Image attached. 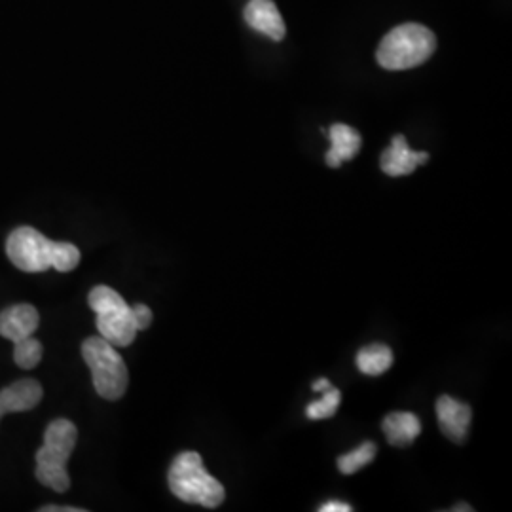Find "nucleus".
Masks as SVG:
<instances>
[{"instance_id": "obj_22", "label": "nucleus", "mask_w": 512, "mask_h": 512, "mask_svg": "<svg viewBox=\"0 0 512 512\" xmlns=\"http://www.w3.org/2000/svg\"><path fill=\"white\" fill-rule=\"evenodd\" d=\"M454 511H473V507H465V503H461Z\"/></svg>"}, {"instance_id": "obj_9", "label": "nucleus", "mask_w": 512, "mask_h": 512, "mask_svg": "<svg viewBox=\"0 0 512 512\" xmlns=\"http://www.w3.org/2000/svg\"><path fill=\"white\" fill-rule=\"evenodd\" d=\"M40 323L37 308L31 304H18L0 313V336L10 342H21L35 334Z\"/></svg>"}, {"instance_id": "obj_18", "label": "nucleus", "mask_w": 512, "mask_h": 512, "mask_svg": "<svg viewBox=\"0 0 512 512\" xmlns=\"http://www.w3.org/2000/svg\"><path fill=\"white\" fill-rule=\"evenodd\" d=\"M131 313H133V321H135V327L137 330H145L150 327L154 315L152 311L145 304H137V306H131Z\"/></svg>"}, {"instance_id": "obj_19", "label": "nucleus", "mask_w": 512, "mask_h": 512, "mask_svg": "<svg viewBox=\"0 0 512 512\" xmlns=\"http://www.w3.org/2000/svg\"><path fill=\"white\" fill-rule=\"evenodd\" d=\"M351 509L353 507L348 505V503H344V501H329V503L319 507L321 512H351Z\"/></svg>"}, {"instance_id": "obj_5", "label": "nucleus", "mask_w": 512, "mask_h": 512, "mask_svg": "<svg viewBox=\"0 0 512 512\" xmlns=\"http://www.w3.org/2000/svg\"><path fill=\"white\" fill-rule=\"evenodd\" d=\"M82 357L92 370L93 387L103 399L118 401L126 395L129 384L128 366L110 342L103 336L84 340Z\"/></svg>"}, {"instance_id": "obj_14", "label": "nucleus", "mask_w": 512, "mask_h": 512, "mask_svg": "<svg viewBox=\"0 0 512 512\" xmlns=\"http://www.w3.org/2000/svg\"><path fill=\"white\" fill-rule=\"evenodd\" d=\"M393 365V351L385 344H370L357 353V368L366 376H380Z\"/></svg>"}, {"instance_id": "obj_16", "label": "nucleus", "mask_w": 512, "mask_h": 512, "mask_svg": "<svg viewBox=\"0 0 512 512\" xmlns=\"http://www.w3.org/2000/svg\"><path fill=\"white\" fill-rule=\"evenodd\" d=\"M340 401H342L340 389L330 387L327 391H323V397L319 401H313V403L308 404L306 416L313 421L332 418L336 414L338 406H340Z\"/></svg>"}, {"instance_id": "obj_12", "label": "nucleus", "mask_w": 512, "mask_h": 512, "mask_svg": "<svg viewBox=\"0 0 512 512\" xmlns=\"http://www.w3.org/2000/svg\"><path fill=\"white\" fill-rule=\"evenodd\" d=\"M329 139L330 150L327 152L325 160L332 169L340 167L344 162L353 160L359 154L361 145H363V139H361L359 131L351 128V126H346V124H334L329 129Z\"/></svg>"}, {"instance_id": "obj_13", "label": "nucleus", "mask_w": 512, "mask_h": 512, "mask_svg": "<svg viewBox=\"0 0 512 512\" xmlns=\"http://www.w3.org/2000/svg\"><path fill=\"white\" fill-rule=\"evenodd\" d=\"M385 437L393 446H406L420 437L421 421L412 412H391L385 416L384 423Z\"/></svg>"}, {"instance_id": "obj_3", "label": "nucleus", "mask_w": 512, "mask_h": 512, "mask_svg": "<svg viewBox=\"0 0 512 512\" xmlns=\"http://www.w3.org/2000/svg\"><path fill=\"white\" fill-rule=\"evenodd\" d=\"M78 439V429L73 421L59 418L44 431V444L37 452L38 482L52 488L55 492H67L71 488V478L67 463L73 454Z\"/></svg>"}, {"instance_id": "obj_1", "label": "nucleus", "mask_w": 512, "mask_h": 512, "mask_svg": "<svg viewBox=\"0 0 512 512\" xmlns=\"http://www.w3.org/2000/svg\"><path fill=\"white\" fill-rule=\"evenodd\" d=\"M6 255L18 270L27 274H40L50 268L65 274L80 264L76 245L52 241L31 226H21L8 236Z\"/></svg>"}, {"instance_id": "obj_20", "label": "nucleus", "mask_w": 512, "mask_h": 512, "mask_svg": "<svg viewBox=\"0 0 512 512\" xmlns=\"http://www.w3.org/2000/svg\"><path fill=\"white\" fill-rule=\"evenodd\" d=\"M40 512H84V509L78 507H61V505H46Z\"/></svg>"}, {"instance_id": "obj_11", "label": "nucleus", "mask_w": 512, "mask_h": 512, "mask_svg": "<svg viewBox=\"0 0 512 512\" xmlns=\"http://www.w3.org/2000/svg\"><path fill=\"white\" fill-rule=\"evenodd\" d=\"M42 385L37 380H19L0 389V420L10 412L33 410L42 401Z\"/></svg>"}, {"instance_id": "obj_21", "label": "nucleus", "mask_w": 512, "mask_h": 512, "mask_svg": "<svg viewBox=\"0 0 512 512\" xmlns=\"http://www.w3.org/2000/svg\"><path fill=\"white\" fill-rule=\"evenodd\" d=\"M330 387H332V385H330L329 380L323 378V380H317V382L313 384V391H321V393H323V391H327Z\"/></svg>"}, {"instance_id": "obj_15", "label": "nucleus", "mask_w": 512, "mask_h": 512, "mask_svg": "<svg viewBox=\"0 0 512 512\" xmlns=\"http://www.w3.org/2000/svg\"><path fill=\"white\" fill-rule=\"evenodd\" d=\"M376 444L372 442H363L359 448L351 450L348 454L340 456L336 465H338V471L342 475H355L357 471L365 469L366 465H370L374 458H376Z\"/></svg>"}, {"instance_id": "obj_7", "label": "nucleus", "mask_w": 512, "mask_h": 512, "mask_svg": "<svg viewBox=\"0 0 512 512\" xmlns=\"http://www.w3.org/2000/svg\"><path fill=\"white\" fill-rule=\"evenodd\" d=\"M429 160L427 152H414L408 147L404 135H395L391 145L385 148L380 158L382 171L389 177H404L414 173L420 165Z\"/></svg>"}, {"instance_id": "obj_8", "label": "nucleus", "mask_w": 512, "mask_h": 512, "mask_svg": "<svg viewBox=\"0 0 512 512\" xmlns=\"http://www.w3.org/2000/svg\"><path fill=\"white\" fill-rule=\"evenodd\" d=\"M437 418H439L440 431L454 442H463L469 425L473 420V410L465 403H459L458 399L442 395L437 401Z\"/></svg>"}, {"instance_id": "obj_10", "label": "nucleus", "mask_w": 512, "mask_h": 512, "mask_svg": "<svg viewBox=\"0 0 512 512\" xmlns=\"http://www.w3.org/2000/svg\"><path fill=\"white\" fill-rule=\"evenodd\" d=\"M245 21L258 33L277 42L283 40L287 33L285 21L272 0H251L245 6Z\"/></svg>"}, {"instance_id": "obj_2", "label": "nucleus", "mask_w": 512, "mask_h": 512, "mask_svg": "<svg viewBox=\"0 0 512 512\" xmlns=\"http://www.w3.org/2000/svg\"><path fill=\"white\" fill-rule=\"evenodd\" d=\"M167 482L173 495L184 503L217 509L224 501V486L205 469L198 452H183L173 459Z\"/></svg>"}, {"instance_id": "obj_17", "label": "nucleus", "mask_w": 512, "mask_h": 512, "mask_svg": "<svg viewBox=\"0 0 512 512\" xmlns=\"http://www.w3.org/2000/svg\"><path fill=\"white\" fill-rule=\"evenodd\" d=\"M14 346H16L14 348V361H16V365L19 368L31 370V368H35L42 361L44 349H42V344L38 342L37 338L29 336V338H25L21 342H16Z\"/></svg>"}, {"instance_id": "obj_4", "label": "nucleus", "mask_w": 512, "mask_h": 512, "mask_svg": "<svg viewBox=\"0 0 512 512\" xmlns=\"http://www.w3.org/2000/svg\"><path fill=\"white\" fill-rule=\"evenodd\" d=\"M437 50V37L420 23L395 27L380 42L376 59L385 71H406L423 65Z\"/></svg>"}, {"instance_id": "obj_6", "label": "nucleus", "mask_w": 512, "mask_h": 512, "mask_svg": "<svg viewBox=\"0 0 512 512\" xmlns=\"http://www.w3.org/2000/svg\"><path fill=\"white\" fill-rule=\"evenodd\" d=\"M88 302L97 315V330L107 342L114 348H128L133 344L139 330L135 327L131 306L120 294L107 285H99L92 289Z\"/></svg>"}]
</instances>
